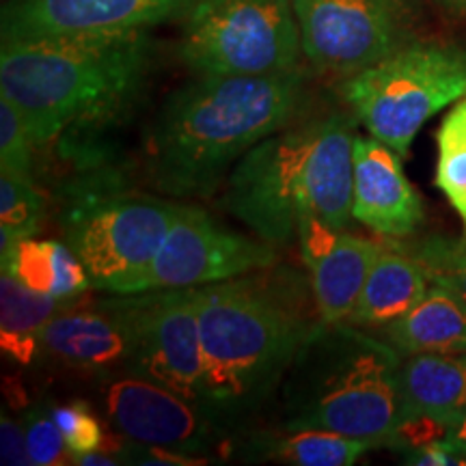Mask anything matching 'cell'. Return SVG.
<instances>
[{
	"label": "cell",
	"instance_id": "obj_1",
	"mask_svg": "<svg viewBox=\"0 0 466 466\" xmlns=\"http://www.w3.org/2000/svg\"><path fill=\"white\" fill-rule=\"evenodd\" d=\"M305 76H197L168 97L149 134V175L171 197H206L255 145L299 115Z\"/></svg>",
	"mask_w": 466,
	"mask_h": 466
},
{
	"label": "cell",
	"instance_id": "obj_2",
	"mask_svg": "<svg viewBox=\"0 0 466 466\" xmlns=\"http://www.w3.org/2000/svg\"><path fill=\"white\" fill-rule=\"evenodd\" d=\"M354 119L313 116L255 145L229 175L227 212L268 244L296 240L309 218L346 229L354 218Z\"/></svg>",
	"mask_w": 466,
	"mask_h": 466
},
{
	"label": "cell",
	"instance_id": "obj_3",
	"mask_svg": "<svg viewBox=\"0 0 466 466\" xmlns=\"http://www.w3.org/2000/svg\"><path fill=\"white\" fill-rule=\"evenodd\" d=\"M151 48L147 31L11 39L0 48V96L42 145L130 102L147 76Z\"/></svg>",
	"mask_w": 466,
	"mask_h": 466
},
{
	"label": "cell",
	"instance_id": "obj_4",
	"mask_svg": "<svg viewBox=\"0 0 466 466\" xmlns=\"http://www.w3.org/2000/svg\"><path fill=\"white\" fill-rule=\"evenodd\" d=\"M401 360L391 343L365 329L319 322L281 382L283 428L330 430L389 447L404 417Z\"/></svg>",
	"mask_w": 466,
	"mask_h": 466
},
{
	"label": "cell",
	"instance_id": "obj_5",
	"mask_svg": "<svg viewBox=\"0 0 466 466\" xmlns=\"http://www.w3.org/2000/svg\"><path fill=\"white\" fill-rule=\"evenodd\" d=\"M203 352L201 408L240 421L281 387L305 329L283 302L247 279L195 288Z\"/></svg>",
	"mask_w": 466,
	"mask_h": 466
},
{
	"label": "cell",
	"instance_id": "obj_6",
	"mask_svg": "<svg viewBox=\"0 0 466 466\" xmlns=\"http://www.w3.org/2000/svg\"><path fill=\"white\" fill-rule=\"evenodd\" d=\"M464 96L466 48L447 42H408L341 85L357 121L401 158L419 130Z\"/></svg>",
	"mask_w": 466,
	"mask_h": 466
},
{
	"label": "cell",
	"instance_id": "obj_7",
	"mask_svg": "<svg viewBox=\"0 0 466 466\" xmlns=\"http://www.w3.org/2000/svg\"><path fill=\"white\" fill-rule=\"evenodd\" d=\"M179 203L119 186H86L63 218V238L96 289L137 296Z\"/></svg>",
	"mask_w": 466,
	"mask_h": 466
},
{
	"label": "cell",
	"instance_id": "obj_8",
	"mask_svg": "<svg viewBox=\"0 0 466 466\" xmlns=\"http://www.w3.org/2000/svg\"><path fill=\"white\" fill-rule=\"evenodd\" d=\"M177 52L195 76L291 72L302 52L294 0H197Z\"/></svg>",
	"mask_w": 466,
	"mask_h": 466
},
{
	"label": "cell",
	"instance_id": "obj_9",
	"mask_svg": "<svg viewBox=\"0 0 466 466\" xmlns=\"http://www.w3.org/2000/svg\"><path fill=\"white\" fill-rule=\"evenodd\" d=\"M302 55L319 72L354 76L412 42L410 0H294Z\"/></svg>",
	"mask_w": 466,
	"mask_h": 466
},
{
	"label": "cell",
	"instance_id": "obj_10",
	"mask_svg": "<svg viewBox=\"0 0 466 466\" xmlns=\"http://www.w3.org/2000/svg\"><path fill=\"white\" fill-rule=\"evenodd\" d=\"M272 261L275 250L268 242L233 233L217 223L206 209L179 203L138 294L229 281L250 270L272 266Z\"/></svg>",
	"mask_w": 466,
	"mask_h": 466
},
{
	"label": "cell",
	"instance_id": "obj_11",
	"mask_svg": "<svg viewBox=\"0 0 466 466\" xmlns=\"http://www.w3.org/2000/svg\"><path fill=\"white\" fill-rule=\"evenodd\" d=\"M137 329L132 371L201 406L203 352L195 288L158 289L127 300Z\"/></svg>",
	"mask_w": 466,
	"mask_h": 466
},
{
	"label": "cell",
	"instance_id": "obj_12",
	"mask_svg": "<svg viewBox=\"0 0 466 466\" xmlns=\"http://www.w3.org/2000/svg\"><path fill=\"white\" fill-rule=\"evenodd\" d=\"M102 404L110 423L138 445L199 456L218 439V423L199 404L134 371L108 378Z\"/></svg>",
	"mask_w": 466,
	"mask_h": 466
},
{
	"label": "cell",
	"instance_id": "obj_13",
	"mask_svg": "<svg viewBox=\"0 0 466 466\" xmlns=\"http://www.w3.org/2000/svg\"><path fill=\"white\" fill-rule=\"evenodd\" d=\"M197 0H7L0 14V37L149 31L179 20Z\"/></svg>",
	"mask_w": 466,
	"mask_h": 466
},
{
	"label": "cell",
	"instance_id": "obj_14",
	"mask_svg": "<svg viewBox=\"0 0 466 466\" xmlns=\"http://www.w3.org/2000/svg\"><path fill=\"white\" fill-rule=\"evenodd\" d=\"M39 354L104 380L127 374L137 357L130 305L127 300H110L93 309H78L72 302L44 329Z\"/></svg>",
	"mask_w": 466,
	"mask_h": 466
},
{
	"label": "cell",
	"instance_id": "obj_15",
	"mask_svg": "<svg viewBox=\"0 0 466 466\" xmlns=\"http://www.w3.org/2000/svg\"><path fill=\"white\" fill-rule=\"evenodd\" d=\"M352 217L384 238H408L423 223V201L408 182L398 151L376 137L354 141Z\"/></svg>",
	"mask_w": 466,
	"mask_h": 466
},
{
	"label": "cell",
	"instance_id": "obj_16",
	"mask_svg": "<svg viewBox=\"0 0 466 466\" xmlns=\"http://www.w3.org/2000/svg\"><path fill=\"white\" fill-rule=\"evenodd\" d=\"M421 261L401 244H384L346 324L380 330L406 316L430 288Z\"/></svg>",
	"mask_w": 466,
	"mask_h": 466
},
{
	"label": "cell",
	"instance_id": "obj_17",
	"mask_svg": "<svg viewBox=\"0 0 466 466\" xmlns=\"http://www.w3.org/2000/svg\"><path fill=\"white\" fill-rule=\"evenodd\" d=\"M400 389L404 417H428L450 428L466 415V352L404 357Z\"/></svg>",
	"mask_w": 466,
	"mask_h": 466
},
{
	"label": "cell",
	"instance_id": "obj_18",
	"mask_svg": "<svg viewBox=\"0 0 466 466\" xmlns=\"http://www.w3.org/2000/svg\"><path fill=\"white\" fill-rule=\"evenodd\" d=\"M401 357L425 352H466V302L441 285H430L406 316L376 330Z\"/></svg>",
	"mask_w": 466,
	"mask_h": 466
},
{
	"label": "cell",
	"instance_id": "obj_19",
	"mask_svg": "<svg viewBox=\"0 0 466 466\" xmlns=\"http://www.w3.org/2000/svg\"><path fill=\"white\" fill-rule=\"evenodd\" d=\"M384 244L370 238L339 233V240L326 258L311 268L313 296L319 322H346Z\"/></svg>",
	"mask_w": 466,
	"mask_h": 466
},
{
	"label": "cell",
	"instance_id": "obj_20",
	"mask_svg": "<svg viewBox=\"0 0 466 466\" xmlns=\"http://www.w3.org/2000/svg\"><path fill=\"white\" fill-rule=\"evenodd\" d=\"M74 300L39 294L11 272H0V348L5 357L31 365L42 350V333L58 311Z\"/></svg>",
	"mask_w": 466,
	"mask_h": 466
},
{
	"label": "cell",
	"instance_id": "obj_21",
	"mask_svg": "<svg viewBox=\"0 0 466 466\" xmlns=\"http://www.w3.org/2000/svg\"><path fill=\"white\" fill-rule=\"evenodd\" d=\"M374 447L367 441L330 430H288L283 436L253 441L247 460H270L294 466H350Z\"/></svg>",
	"mask_w": 466,
	"mask_h": 466
},
{
	"label": "cell",
	"instance_id": "obj_22",
	"mask_svg": "<svg viewBox=\"0 0 466 466\" xmlns=\"http://www.w3.org/2000/svg\"><path fill=\"white\" fill-rule=\"evenodd\" d=\"M434 186L456 209L466 236V96L453 104L436 130Z\"/></svg>",
	"mask_w": 466,
	"mask_h": 466
},
{
	"label": "cell",
	"instance_id": "obj_23",
	"mask_svg": "<svg viewBox=\"0 0 466 466\" xmlns=\"http://www.w3.org/2000/svg\"><path fill=\"white\" fill-rule=\"evenodd\" d=\"M44 217V199L33 177L0 173V258L17 242L37 236Z\"/></svg>",
	"mask_w": 466,
	"mask_h": 466
},
{
	"label": "cell",
	"instance_id": "obj_24",
	"mask_svg": "<svg viewBox=\"0 0 466 466\" xmlns=\"http://www.w3.org/2000/svg\"><path fill=\"white\" fill-rule=\"evenodd\" d=\"M406 248L421 261L430 283L450 289L466 302V236H430Z\"/></svg>",
	"mask_w": 466,
	"mask_h": 466
},
{
	"label": "cell",
	"instance_id": "obj_25",
	"mask_svg": "<svg viewBox=\"0 0 466 466\" xmlns=\"http://www.w3.org/2000/svg\"><path fill=\"white\" fill-rule=\"evenodd\" d=\"M0 264L5 272H11L26 288L39 294L55 296V240H35V236L26 238L17 242L5 258H0Z\"/></svg>",
	"mask_w": 466,
	"mask_h": 466
},
{
	"label": "cell",
	"instance_id": "obj_26",
	"mask_svg": "<svg viewBox=\"0 0 466 466\" xmlns=\"http://www.w3.org/2000/svg\"><path fill=\"white\" fill-rule=\"evenodd\" d=\"M35 141L11 100L0 96V173L31 177Z\"/></svg>",
	"mask_w": 466,
	"mask_h": 466
},
{
	"label": "cell",
	"instance_id": "obj_27",
	"mask_svg": "<svg viewBox=\"0 0 466 466\" xmlns=\"http://www.w3.org/2000/svg\"><path fill=\"white\" fill-rule=\"evenodd\" d=\"M22 421H25L26 447L33 466H55L67 462L66 458L69 456V450L55 417H52V406L46 401L31 406Z\"/></svg>",
	"mask_w": 466,
	"mask_h": 466
},
{
	"label": "cell",
	"instance_id": "obj_28",
	"mask_svg": "<svg viewBox=\"0 0 466 466\" xmlns=\"http://www.w3.org/2000/svg\"><path fill=\"white\" fill-rule=\"evenodd\" d=\"M52 417L61 430L69 450V458L100 450L104 442V430L100 419L93 412V406L83 400L69 401L63 406H52Z\"/></svg>",
	"mask_w": 466,
	"mask_h": 466
},
{
	"label": "cell",
	"instance_id": "obj_29",
	"mask_svg": "<svg viewBox=\"0 0 466 466\" xmlns=\"http://www.w3.org/2000/svg\"><path fill=\"white\" fill-rule=\"evenodd\" d=\"M339 233L341 229H335V227H330L319 218H309L307 223L300 227L296 240L300 242L302 261H305L309 270L333 250L337 240H339Z\"/></svg>",
	"mask_w": 466,
	"mask_h": 466
},
{
	"label": "cell",
	"instance_id": "obj_30",
	"mask_svg": "<svg viewBox=\"0 0 466 466\" xmlns=\"http://www.w3.org/2000/svg\"><path fill=\"white\" fill-rule=\"evenodd\" d=\"M0 462L5 466H33L26 447L25 421L3 412L0 417Z\"/></svg>",
	"mask_w": 466,
	"mask_h": 466
},
{
	"label": "cell",
	"instance_id": "obj_31",
	"mask_svg": "<svg viewBox=\"0 0 466 466\" xmlns=\"http://www.w3.org/2000/svg\"><path fill=\"white\" fill-rule=\"evenodd\" d=\"M404 462L415 466H466V458L453 450L447 439H436L404 451Z\"/></svg>",
	"mask_w": 466,
	"mask_h": 466
},
{
	"label": "cell",
	"instance_id": "obj_32",
	"mask_svg": "<svg viewBox=\"0 0 466 466\" xmlns=\"http://www.w3.org/2000/svg\"><path fill=\"white\" fill-rule=\"evenodd\" d=\"M69 462L80 464V466H115V464L124 462V460L113 456V453H104L100 450H96L89 453H80V456H74Z\"/></svg>",
	"mask_w": 466,
	"mask_h": 466
},
{
	"label": "cell",
	"instance_id": "obj_33",
	"mask_svg": "<svg viewBox=\"0 0 466 466\" xmlns=\"http://www.w3.org/2000/svg\"><path fill=\"white\" fill-rule=\"evenodd\" d=\"M445 439L451 442L453 450H458L466 458V415L460 417L458 421H453L450 428H447Z\"/></svg>",
	"mask_w": 466,
	"mask_h": 466
},
{
	"label": "cell",
	"instance_id": "obj_34",
	"mask_svg": "<svg viewBox=\"0 0 466 466\" xmlns=\"http://www.w3.org/2000/svg\"><path fill=\"white\" fill-rule=\"evenodd\" d=\"M462 3H464V5H466V0H462Z\"/></svg>",
	"mask_w": 466,
	"mask_h": 466
}]
</instances>
